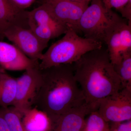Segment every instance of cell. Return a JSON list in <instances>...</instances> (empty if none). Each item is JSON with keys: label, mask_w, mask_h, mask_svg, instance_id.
I'll use <instances>...</instances> for the list:
<instances>
[{"label": "cell", "mask_w": 131, "mask_h": 131, "mask_svg": "<svg viewBox=\"0 0 131 131\" xmlns=\"http://www.w3.org/2000/svg\"><path fill=\"white\" fill-rule=\"evenodd\" d=\"M39 67L29 68L16 78L17 89L13 106L23 116L32 108L41 80Z\"/></svg>", "instance_id": "obj_5"}, {"label": "cell", "mask_w": 131, "mask_h": 131, "mask_svg": "<svg viewBox=\"0 0 131 131\" xmlns=\"http://www.w3.org/2000/svg\"><path fill=\"white\" fill-rule=\"evenodd\" d=\"M54 18L68 29L79 33L78 23L89 4L68 0H40Z\"/></svg>", "instance_id": "obj_8"}, {"label": "cell", "mask_w": 131, "mask_h": 131, "mask_svg": "<svg viewBox=\"0 0 131 131\" xmlns=\"http://www.w3.org/2000/svg\"><path fill=\"white\" fill-rule=\"evenodd\" d=\"M113 66L123 88L131 89V51L122 53L119 62Z\"/></svg>", "instance_id": "obj_16"}, {"label": "cell", "mask_w": 131, "mask_h": 131, "mask_svg": "<svg viewBox=\"0 0 131 131\" xmlns=\"http://www.w3.org/2000/svg\"><path fill=\"white\" fill-rule=\"evenodd\" d=\"M40 70L41 80L34 105L49 119H55L85 103L75 78L73 64Z\"/></svg>", "instance_id": "obj_1"}, {"label": "cell", "mask_w": 131, "mask_h": 131, "mask_svg": "<svg viewBox=\"0 0 131 131\" xmlns=\"http://www.w3.org/2000/svg\"><path fill=\"white\" fill-rule=\"evenodd\" d=\"M103 46L100 42L82 37L74 30L69 29L62 38L52 44L43 53L39 61V69L42 70L60 64H72L87 52Z\"/></svg>", "instance_id": "obj_3"}, {"label": "cell", "mask_w": 131, "mask_h": 131, "mask_svg": "<svg viewBox=\"0 0 131 131\" xmlns=\"http://www.w3.org/2000/svg\"><path fill=\"white\" fill-rule=\"evenodd\" d=\"M123 19L112 9L106 8L102 0H91L79 20V33L103 44L107 35Z\"/></svg>", "instance_id": "obj_4"}, {"label": "cell", "mask_w": 131, "mask_h": 131, "mask_svg": "<svg viewBox=\"0 0 131 131\" xmlns=\"http://www.w3.org/2000/svg\"><path fill=\"white\" fill-rule=\"evenodd\" d=\"M107 8L112 9L114 8L118 11L124 7L129 0H102Z\"/></svg>", "instance_id": "obj_21"}, {"label": "cell", "mask_w": 131, "mask_h": 131, "mask_svg": "<svg viewBox=\"0 0 131 131\" xmlns=\"http://www.w3.org/2000/svg\"><path fill=\"white\" fill-rule=\"evenodd\" d=\"M91 107L85 102L50 120L47 131H81L86 117L92 112Z\"/></svg>", "instance_id": "obj_10"}, {"label": "cell", "mask_w": 131, "mask_h": 131, "mask_svg": "<svg viewBox=\"0 0 131 131\" xmlns=\"http://www.w3.org/2000/svg\"><path fill=\"white\" fill-rule=\"evenodd\" d=\"M99 114L108 123L131 120V89L124 88L104 98L98 108Z\"/></svg>", "instance_id": "obj_6"}, {"label": "cell", "mask_w": 131, "mask_h": 131, "mask_svg": "<svg viewBox=\"0 0 131 131\" xmlns=\"http://www.w3.org/2000/svg\"><path fill=\"white\" fill-rule=\"evenodd\" d=\"M22 121L27 131H47L50 126L47 115L36 108L27 111L23 116Z\"/></svg>", "instance_id": "obj_14"}, {"label": "cell", "mask_w": 131, "mask_h": 131, "mask_svg": "<svg viewBox=\"0 0 131 131\" xmlns=\"http://www.w3.org/2000/svg\"><path fill=\"white\" fill-rule=\"evenodd\" d=\"M27 12L16 8L9 0H0V40L4 39L5 31L12 26L29 27Z\"/></svg>", "instance_id": "obj_11"}, {"label": "cell", "mask_w": 131, "mask_h": 131, "mask_svg": "<svg viewBox=\"0 0 131 131\" xmlns=\"http://www.w3.org/2000/svg\"><path fill=\"white\" fill-rule=\"evenodd\" d=\"M4 71H5V70H4L2 68L0 67V72H4Z\"/></svg>", "instance_id": "obj_26"}, {"label": "cell", "mask_w": 131, "mask_h": 131, "mask_svg": "<svg viewBox=\"0 0 131 131\" xmlns=\"http://www.w3.org/2000/svg\"><path fill=\"white\" fill-rule=\"evenodd\" d=\"M76 80L92 111L98 110L104 98L123 89L115 71L107 47L87 52L73 64Z\"/></svg>", "instance_id": "obj_2"}, {"label": "cell", "mask_w": 131, "mask_h": 131, "mask_svg": "<svg viewBox=\"0 0 131 131\" xmlns=\"http://www.w3.org/2000/svg\"><path fill=\"white\" fill-rule=\"evenodd\" d=\"M119 12L129 22H131V0H129L126 5L120 9Z\"/></svg>", "instance_id": "obj_23"}, {"label": "cell", "mask_w": 131, "mask_h": 131, "mask_svg": "<svg viewBox=\"0 0 131 131\" xmlns=\"http://www.w3.org/2000/svg\"><path fill=\"white\" fill-rule=\"evenodd\" d=\"M110 131H131V120L109 123Z\"/></svg>", "instance_id": "obj_20"}, {"label": "cell", "mask_w": 131, "mask_h": 131, "mask_svg": "<svg viewBox=\"0 0 131 131\" xmlns=\"http://www.w3.org/2000/svg\"><path fill=\"white\" fill-rule=\"evenodd\" d=\"M74 2L80 3H88L89 4L91 0H68Z\"/></svg>", "instance_id": "obj_25"}, {"label": "cell", "mask_w": 131, "mask_h": 131, "mask_svg": "<svg viewBox=\"0 0 131 131\" xmlns=\"http://www.w3.org/2000/svg\"><path fill=\"white\" fill-rule=\"evenodd\" d=\"M36 0H9L15 6L20 9L25 10L30 7Z\"/></svg>", "instance_id": "obj_22"}, {"label": "cell", "mask_w": 131, "mask_h": 131, "mask_svg": "<svg viewBox=\"0 0 131 131\" xmlns=\"http://www.w3.org/2000/svg\"><path fill=\"white\" fill-rule=\"evenodd\" d=\"M120 38L122 47V54L131 51V22L123 19L119 25Z\"/></svg>", "instance_id": "obj_19"}, {"label": "cell", "mask_w": 131, "mask_h": 131, "mask_svg": "<svg viewBox=\"0 0 131 131\" xmlns=\"http://www.w3.org/2000/svg\"><path fill=\"white\" fill-rule=\"evenodd\" d=\"M17 82L6 73L0 72V106L6 108L13 106L16 96Z\"/></svg>", "instance_id": "obj_13"}, {"label": "cell", "mask_w": 131, "mask_h": 131, "mask_svg": "<svg viewBox=\"0 0 131 131\" xmlns=\"http://www.w3.org/2000/svg\"><path fill=\"white\" fill-rule=\"evenodd\" d=\"M4 37L13 43L28 58L40 61L47 45L43 43L28 27L15 25L6 31Z\"/></svg>", "instance_id": "obj_7"}, {"label": "cell", "mask_w": 131, "mask_h": 131, "mask_svg": "<svg viewBox=\"0 0 131 131\" xmlns=\"http://www.w3.org/2000/svg\"><path fill=\"white\" fill-rule=\"evenodd\" d=\"M122 20L117 24L113 30L107 35L105 41V43L107 46V48L110 61L113 65L118 63L121 58L122 47L120 38L119 25Z\"/></svg>", "instance_id": "obj_15"}, {"label": "cell", "mask_w": 131, "mask_h": 131, "mask_svg": "<svg viewBox=\"0 0 131 131\" xmlns=\"http://www.w3.org/2000/svg\"><path fill=\"white\" fill-rule=\"evenodd\" d=\"M29 27H40L54 31L59 36L64 34L68 30L52 16L44 5H42L27 12Z\"/></svg>", "instance_id": "obj_12"}, {"label": "cell", "mask_w": 131, "mask_h": 131, "mask_svg": "<svg viewBox=\"0 0 131 131\" xmlns=\"http://www.w3.org/2000/svg\"><path fill=\"white\" fill-rule=\"evenodd\" d=\"M0 131H11L7 122L0 113Z\"/></svg>", "instance_id": "obj_24"}, {"label": "cell", "mask_w": 131, "mask_h": 131, "mask_svg": "<svg viewBox=\"0 0 131 131\" xmlns=\"http://www.w3.org/2000/svg\"><path fill=\"white\" fill-rule=\"evenodd\" d=\"M39 63L28 58L14 45L0 40V67L4 70H25L39 67Z\"/></svg>", "instance_id": "obj_9"}, {"label": "cell", "mask_w": 131, "mask_h": 131, "mask_svg": "<svg viewBox=\"0 0 131 131\" xmlns=\"http://www.w3.org/2000/svg\"><path fill=\"white\" fill-rule=\"evenodd\" d=\"M81 131H110V125L97 110H94L86 117Z\"/></svg>", "instance_id": "obj_18"}, {"label": "cell", "mask_w": 131, "mask_h": 131, "mask_svg": "<svg viewBox=\"0 0 131 131\" xmlns=\"http://www.w3.org/2000/svg\"><path fill=\"white\" fill-rule=\"evenodd\" d=\"M0 113L7 122L11 131H27L22 121L24 116L14 107H1Z\"/></svg>", "instance_id": "obj_17"}]
</instances>
